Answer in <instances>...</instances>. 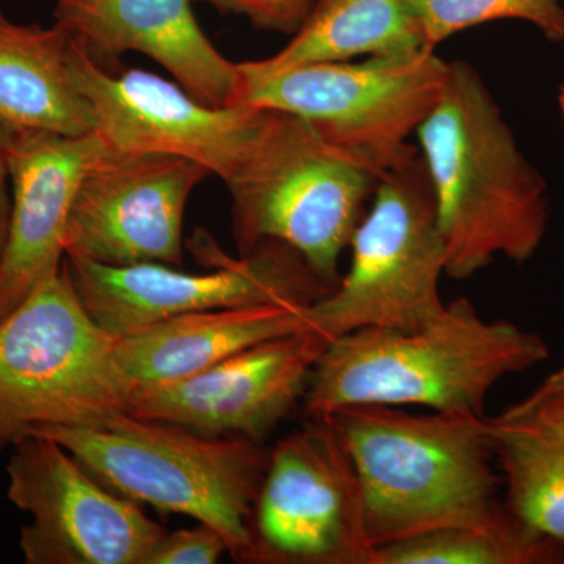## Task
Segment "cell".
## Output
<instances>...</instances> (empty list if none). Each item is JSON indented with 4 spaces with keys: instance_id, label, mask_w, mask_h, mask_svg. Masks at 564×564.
<instances>
[{
    "instance_id": "cell-14",
    "label": "cell",
    "mask_w": 564,
    "mask_h": 564,
    "mask_svg": "<svg viewBox=\"0 0 564 564\" xmlns=\"http://www.w3.org/2000/svg\"><path fill=\"white\" fill-rule=\"evenodd\" d=\"M326 344L307 328L274 337L202 372L137 393L128 411L207 437L263 443L303 404Z\"/></svg>"
},
{
    "instance_id": "cell-21",
    "label": "cell",
    "mask_w": 564,
    "mask_h": 564,
    "mask_svg": "<svg viewBox=\"0 0 564 564\" xmlns=\"http://www.w3.org/2000/svg\"><path fill=\"white\" fill-rule=\"evenodd\" d=\"M369 564H564V544L508 513L489 527H452L375 549Z\"/></svg>"
},
{
    "instance_id": "cell-16",
    "label": "cell",
    "mask_w": 564,
    "mask_h": 564,
    "mask_svg": "<svg viewBox=\"0 0 564 564\" xmlns=\"http://www.w3.org/2000/svg\"><path fill=\"white\" fill-rule=\"evenodd\" d=\"M192 0H57L55 24L95 61L140 52L207 106H237L239 63L204 35Z\"/></svg>"
},
{
    "instance_id": "cell-22",
    "label": "cell",
    "mask_w": 564,
    "mask_h": 564,
    "mask_svg": "<svg viewBox=\"0 0 564 564\" xmlns=\"http://www.w3.org/2000/svg\"><path fill=\"white\" fill-rule=\"evenodd\" d=\"M410 3L430 50H436L455 33L500 20L529 22L549 41H564V9L560 0H410Z\"/></svg>"
},
{
    "instance_id": "cell-1",
    "label": "cell",
    "mask_w": 564,
    "mask_h": 564,
    "mask_svg": "<svg viewBox=\"0 0 564 564\" xmlns=\"http://www.w3.org/2000/svg\"><path fill=\"white\" fill-rule=\"evenodd\" d=\"M415 137L443 237L445 276L469 280L497 258L532 259L547 231V185L473 66L451 63L443 95Z\"/></svg>"
},
{
    "instance_id": "cell-9",
    "label": "cell",
    "mask_w": 564,
    "mask_h": 564,
    "mask_svg": "<svg viewBox=\"0 0 564 564\" xmlns=\"http://www.w3.org/2000/svg\"><path fill=\"white\" fill-rule=\"evenodd\" d=\"M361 488L347 448L328 419L282 437L250 524L243 563L369 564Z\"/></svg>"
},
{
    "instance_id": "cell-19",
    "label": "cell",
    "mask_w": 564,
    "mask_h": 564,
    "mask_svg": "<svg viewBox=\"0 0 564 564\" xmlns=\"http://www.w3.org/2000/svg\"><path fill=\"white\" fill-rule=\"evenodd\" d=\"M425 46L410 0H317L288 46L254 61L263 69L351 62Z\"/></svg>"
},
{
    "instance_id": "cell-15",
    "label": "cell",
    "mask_w": 564,
    "mask_h": 564,
    "mask_svg": "<svg viewBox=\"0 0 564 564\" xmlns=\"http://www.w3.org/2000/svg\"><path fill=\"white\" fill-rule=\"evenodd\" d=\"M96 132L14 131L11 214L0 259V321L65 265L70 206L85 169L104 148Z\"/></svg>"
},
{
    "instance_id": "cell-13",
    "label": "cell",
    "mask_w": 564,
    "mask_h": 564,
    "mask_svg": "<svg viewBox=\"0 0 564 564\" xmlns=\"http://www.w3.org/2000/svg\"><path fill=\"white\" fill-rule=\"evenodd\" d=\"M210 174L188 159L117 151L104 144L74 196L65 258L110 267L148 262L181 267L188 198Z\"/></svg>"
},
{
    "instance_id": "cell-3",
    "label": "cell",
    "mask_w": 564,
    "mask_h": 564,
    "mask_svg": "<svg viewBox=\"0 0 564 564\" xmlns=\"http://www.w3.org/2000/svg\"><path fill=\"white\" fill-rule=\"evenodd\" d=\"M549 355L540 334L488 321L462 296L415 332L359 329L329 340L311 372L303 411L310 421L352 404L485 414L496 384Z\"/></svg>"
},
{
    "instance_id": "cell-5",
    "label": "cell",
    "mask_w": 564,
    "mask_h": 564,
    "mask_svg": "<svg viewBox=\"0 0 564 564\" xmlns=\"http://www.w3.org/2000/svg\"><path fill=\"white\" fill-rule=\"evenodd\" d=\"M378 181L299 118L270 110L247 161L226 181L240 256L285 245L334 289Z\"/></svg>"
},
{
    "instance_id": "cell-12",
    "label": "cell",
    "mask_w": 564,
    "mask_h": 564,
    "mask_svg": "<svg viewBox=\"0 0 564 564\" xmlns=\"http://www.w3.org/2000/svg\"><path fill=\"white\" fill-rule=\"evenodd\" d=\"M68 63L107 147L188 159L225 182L247 161L269 118L270 110L247 104L207 106L147 70L115 76L70 39Z\"/></svg>"
},
{
    "instance_id": "cell-27",
    "label": "cell",
    "mask_w": 564,
    "mask_h": 564,
    "mask_svg": "<svg viewBox=\"0 0 564 564\" xmlns=\"http://www.w3.org/2000/svg\"><path fill=\"white\" fill-rule=\"evenodd\" d=\"M558 104H560V109H562V111H564V82H563L562 87H560Z\"/></svg>"
},
{
    "instance_id": "cell-8",
    "label": "cell",
    "mask_w": 564,
    "mask_h": 564,
    "mask_svg": "<svg viewBox=\"0 0 564 564\" xmlns=\"http://www.w3.org/2000/svg\"><path fill=\"white\" fill-rule=\"evenodd\" d=\"M348 248V272L304 307L306 328L326 343L359 329L415 332L444 313L445 250L421 152L380 177Z\"/></svg>"
},
{
    "instance_id": "cell-23",
    "label": "cell",
    "mask_w": 564,
    "mask_h": 564,
    "mask_svg": "<svg viewBox=\"0 0 564 564\" xmlns=\"http://www.w3.org/2000/svg\"><path fill=\"white\" fill-rule=\"evenodd\" d=\"M497 425L564 437V366L545 377L521 402L491 417Z\"/></svg>"
},
{
    "instance_id": "cell-4",
    "label": "cell",
    "mask_w": 564,
    "mask_h": 564,
    "mask_svg": "<svg viewBox=\"0 0 564 564\" xmlns=\"http://www.w3.org/2000/svg\"><path fill=\"white\" fill-rule=\"evenodd\" d=\"M35 434L57 441L126 499L212 527L228 554L243 563L272 447L239 437L203 436L129 411L98 425L43 426Z\"/></svg>"
},
{
    "instance_id": "cell-10",
    "label": "cell",
    "mask_w": 564,
    "mask_h": 564,
    "mask_svg": "<svg viewBox=\"0 0 564 564\" xmlns=\"http://www.w3.org/2000/svg\"><path fill=\"white\" fill-rule=\"evenodd\" d=\"M217 258V270L209 273L182 272L169 263L110 267L73 258H65V269L85 311L113 337L203 311L310 306L333 291L299 252L282 243H263L239 259Z\"/></svg>"
},
{
    "instance_id": "cell-20",
    "label": "cell",
    "mask_w": 564,
    "mask_h": 564,
    "mask_svg": "<svg viewBox=\"0 0 564 564\" xmlns=\"http://www.w3.org/2000/svg\"><path fill=\"white\" fill-rule=\"evenodd\" d=\"M491 423L508 513L538 536L564 544V437Z\"/></svg>"
},
{
    "instance_id": "cell-11",
    "label": "cell",
    "mask_w": 564,
    "mask_h": 564,
    "mask_svg": "<svg viewBox=\"0 0 564 564\" xmlns=\"http://www.w3.org/2000/svg\"><path fill=\"white\" fill-rule=\"evenodd\" d=\"M7 478V499L31 516L20 534L25 564H147L166 532L52 437L14 445Z\"/></svg>"
},
{
    "instance_id": "cell-6",
    "label": "cell",
    "mask_w": 564,
    "mask_h": 564,
    "mask_svg": "<svg viewBox=\"0 0 564 564\" xmlns=\"http://www.w3.org/2000/svg\"><path fill=\"white\" fill-rule=\"evenodd\" d=\"M448 69L430 47L282 69L243 62L237 104L299 118L381 177L417 154L408 141L440 101Z\"/></svg>"
},
{
    "instance_id": "cell-18",
    "label": "cell",
    "mask_w": 564,
    "mask_h": 564,
    "mask_svg": "<svg viewBox=\"0 0 564 564\" xmlns=\"http://www.w3.org/2000/svg\"><path fill=\"white\" fill-rule=\"evenodd\" d=\"M68 33L18 24L0 11V118L14 129L95 132V115L73 79Z\"/></svg>"
},
{
    "instance_id": "cell-17",
    "label": "cell",
    "mask_w": 564,
    "mask_h": 564,
    "mask_svg": "<svg viewBox=\"0 0 564 564\" xmlns=\"http://www.w3.org/2000/svg\"><path fill=\"white\" fill-rule=\"evenodd\" d=\"M304 307L256 304L203 311L117 337L115 362L129 400L155 386L209 369L252 345L306 329Z\"/></svg>"
},
{
    "instance_id": "cell-25",
    "label": "cell",
    "mask_w": 564,
    "mask_h": 564,
    "mask_svg": "<svg viewBox=\"0 0 564 564\" xmlns=\"http://www.w3.org/2000/svg\"><path fill=\"white\" fill-rule=\"evenodd\" d=\"M226 13L242 14L258 29L295 33L317 0H203Z\"/></svg>"
},
{
    "instance_id": "cell-2",
    "label": "cell",
    "mask_w": 564,
    "mask_h": 564,
    "mask_svg": "<svg viewBox=\"0 0 564 564\" xmlns=\"http://www.w3.org/2000/svg\"><path fill=\"white\" fill-rule=\"evenodd\" d=\"M325 419L355 464L373 551L434 530L494 525L508 514L491 417L352 404Z\"/></svg>"
},
{
    "instance_id": "cell-7",
    "label": "cell",
    "mask_w": 564,
    "mask_h": 564,
    "mask_svg": "<svg viewBox=\"0 0 564 564\" xmlns=\"http://www.w3.org/2000/svg\"><path fill=\"white\" fill-rule=\"evenodd\" d=\"M110 336L63 265L0 321V454L36 430L98 425L129 408Z\"/></svg>"
},
{
    "instance_id": "cell-28",
    "label": "cell",
    "mask_w": 564,
    "mask_h": 564,
    "mask_svg": "<svg viewBox=\"0 0 564 564\" xmlns=\"http://www.w3.org/2000/svg\"><path fill=\"white\" fill-rule=\"evenodd\" d=\"M563 124H564V111H562Z\"/></svg>"
},
{
    "instance_id": "cell-26",
    "label": "cell",
    "mask_w": 564,
    "mask_h": 564,
    "mask_svg": "<svg viewBox=\"0 0 564 564\" xmlns=\"http://www.w3.org/2000/svg\"><path fill=\"white\" fill-rule=\"evenodd\" d=\"M17 129L0 118V259L9 236L11 214L10 152Z\"/></svg>"
},
{
    "instance_id": "cell-24",
    "label": "cell",
    "mask_w": 564,
    "mask_h": 564,
    "mask_svg": "<svg viewBox=\"0 0 564 564\" xmlns=\"http://www.w3.org/2000/svg\"><path fill=\"white\" fill-rule=\"evenodd\" d=\"M228 545L212 527L199 524L195 529H181L159 538L151 549L147 564H215Z\"/></svg>"
}]
</instances>
